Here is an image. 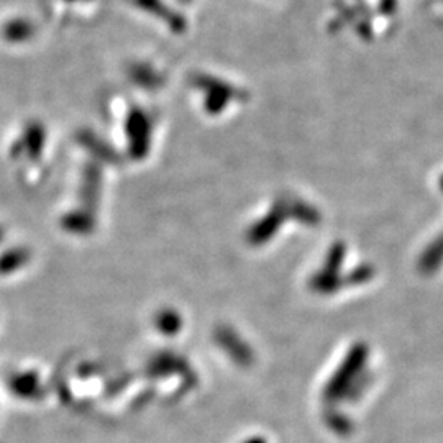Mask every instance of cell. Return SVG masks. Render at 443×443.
Masks as SVG:
<instances>
[{
  "label": "cell",
  "instance_id": "cell-1",
  "mask_svg": "<svg viewBox=\"0 0 443 443\" xmlns=\"http://www.w3.org/2000/svg\"><path fill=\"white\" fill-rule=\"evenodd\" d=\"M443 264V231L418 256V271L422 274H433Z\"/></svg>",
  "mask_w": 443,
  "mask_h": 443
},
{
  "label": "cell",
  "instance_id": "cell-2",
  "mask_svg": "<svg viewBox=\"0 0 443 443\" xmlns=\"http://www.w3.org/2000/svg\"><path fill=\"white\" fill-rule=\"evenodd\" d=\"M438 187H440V191L443 192V174H442L440 179H438Z\"/></svg>",
  "mask_w": 443,
  "mask_h": 443
}]
</instances>
